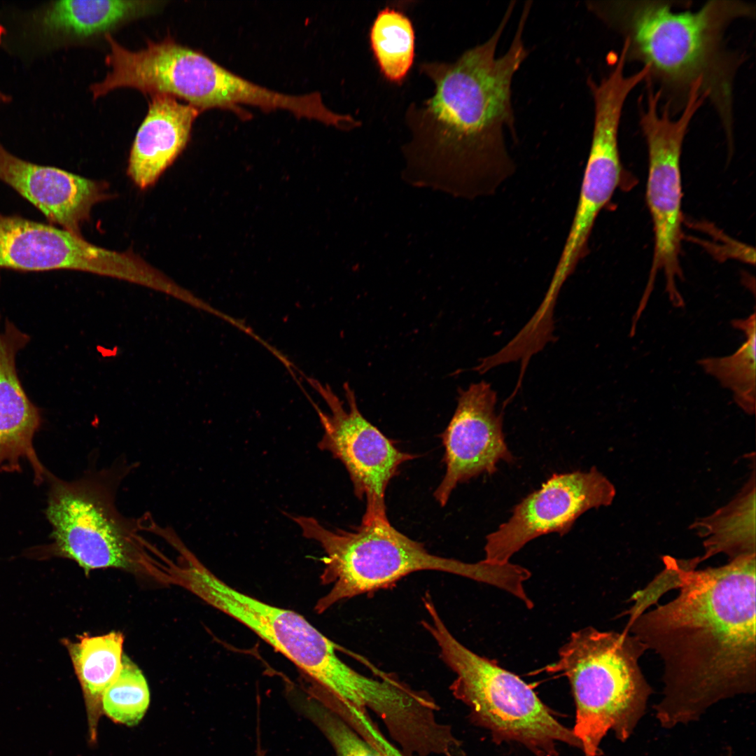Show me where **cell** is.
<instances>
[{
	"instance_id": "cell-16",
	"label": "cell",
	"mask_w": 756,
	"mask_h": 756,
	"mask_svg": "<svg viewBox=\"0 0 756 756\" xmlns=\"http://www.w3.org/2000/svg\"><path fill=\"white\" fill-rule=\"evenodd\" d=\"M29 340L27 334L5 321L0 330V472L20 471V460L27 459L40 484L47 471L36 456L33 438L41 424V413L27 396L15 368L16 355Z\"/></svg>"
},
{
	"instance_id": "cell-20",
	"label": "cell",
	"mask_w": 756,
	"mask_h": 756,
	"mask_svg": "<svg viewBox=\"0 0 756 756\" xmlns=\"http://www.w3.org/2000/svg\"><path fill=\"white\" fill-rule=\"evenodd\" d=\"M690 528L704 538V553L699 563L719 554L729 560L756 554L755 470L728 504L712 514L694 522Z\"/></svg>"
},
{
	"instance_id": "cell-2",
	"label": "cell",
	"mask_w": 756,
	"mask_h": 756,
	"mask_svg": "<svg viewBox=\"0 0 756 756\" xmlns=\"http://www.w3.org/2000/svg\"><path fill=\"white\" fill-rule=\"evenodd\" d=\"M510 2L491 36L451 62H425L433 95L407 114L411 132L403 147V179L410 185L474 199L493 194L515 170L505 129L515 136L512 82L528 55L523 8L508 50L496 57L511 17Z\"/></svg>"
},
{
	"instance_id": "cell-14",
	"label": "cell",
	"mask_w": 756,
	"mask_h": 756,
	"mask_svg": "<svg viewBox=\"0 0 756 756\" xmlns=\"http://www.w3.org/2000/svg\"><path fill=\"white\" fill-rule=\"evenodd\" d=\"M120 254L66 230L0 213V269L21 272L80 270L113 276Z\"/></svg>"
},
{
	"instance_id": "cell-9",
	"label": "cell",
	"mask_w": 756,
	"mask_h": 756,
	"mask_svg": "<svg viewBox=\"0 0 756 756\" xmlns=\"http://www.w3.org/2000/svg\"><path fill=\"white\" fill-rule=\"evenodd\" d=\"M647 84L646 99L639 113V125L648 154L646 202L654 230V252L649 278L642 299L648 301L659 272L665 277V290L671 304L682 307L684 300L677 281L682 279L680 262L682 220L680 156L685 136L693 117L707 97L695 85L678 118L665 104L661 111L660 92Z\"/></svg>"
},
{
	"instance_id": "cell-8",
	"label": "cell",
	"mask_w": 756,
	"mask_h": 756,
	"mask_svg": "<svg viewBox=\"0 0 756 756\" xmlns=\"http://www.w3.org/2000/svg\"><path fill=\"white\" fill-rule=\"evenodd\" d=\"M185 587L252 630L312 678L321 692L356 707L375 698L377 680L346 664L335 643L300 614L232 588L203 564L188 571Z\"/></svg>"
},
{
	"instance_id": "cell-18",
	"label": "cell",
	"mask_w": 756,
	"mask_h": 756,
	"mask_svg": "<svg viewBox=\"0 0 756 756\" xmlns=\"http://www.w3.org/2000/svg\"><path fill=\"white\" fill-rule=\"evenodd\" d=\"M157 1H58L35 10L29 30L43 47L92 38L130 20L146 16L162 6Z\"/></svg>"
},
{
	"instance_id": "cell-23",
	"label": "cell",
	"mask_w": 756,
	"mask_h": 756,
	"mask_svg": "<svg viewBox=\"0 0 756 756\" xmlns=\"http://www.w3.org/2000/svg\"><path fill=\"white\" fill-rule=\"evenodd\" d=\"M150 704V692L141 670L126 656L122 668L103 694L102 713L113 722L136 725L144 716Z\"/></svg>"
},
{
	"instance_id": "cell-24",
	"label": "cell",
	"mask_w": 756,
	"mask_h": 756,
	"mask_svg": "<svg viewBox=\"0 0 756 756\" xmlns=\"http://www.w3.org/2000/svg\"><path fill=\"white\" fill-rule=\"evenodd\" d=\"M293 704L298 711L326 736L336 756H384L340 715L316 696L299 695Z\"/></svg>"
},
{
	"instance_id": "cell-21",
	"label": "cell",
	"mask_w": 756,
	"mask_h": 756,
	"mask_svg": "<svg viewBox=\"0 0 756 756\" xmlns=\"http://www.w3.org/2000/svg\"><path fill=\"white\" fill-rule=\"evenodd\" d=\"M755 313L734 319L732 326L742 331L746 342L734 354L724 357L706 358L699 365L720 384L730 390L738 406L748 414L755 412Z\"/></svg>"
},
{
	"instance_id": "cell-1",
	"label": "cell",
	"mask_w": 756,
	"mask_h": 756,
	"mask_svg": "<svg viewBox=\"0 0 756 756\" xmlns=\"http://www.w3.org/2000/svg\"><path fill=\"white\" fill-rule=\"evenodd\" d=\"M756 554L697 570L676 559L678 596L629 620L663 663L656 716L666 728L698 718L713 704L756 689Z\"/></svg>"
},
{
	"instance_id": "cell-25",
	"label": "cell",
	"mask_w": 756,
	"mask_h": 756,
	"mask_svg": "<svg viewBox=\"0 0 756 756\" xmlns=\"http://www.w3.org/2000/svg\"><path fill=\"white\" fill-rule=\"evenodd\" d=\"M11 98L9 95L0 91V104H6L10 101Z\"/></svg>"
},
{
	"instance_id": "cell-10",
	"label": "cell",
	"mask_w": 756,
	"mask_h": 756,
	"mask_svg": "<svg viewBox=\"0 0 756 756\" xmlns=\"http://www.w3.org/2000/svg\"><path fill=\"white\" fill-rule=\"evenodd\" d=\"M307 379L330 410L326 413L315 407L323 429L318 447L341 461L349 475L355 495L365 499L361 522L388 520L385 502L388 483L402 463L416 456L400 450L362 415L348 383L344 384L347 409L329 385L313 378Z\"/></svg>"
},
{
	"instance_id": "cell-13",
	"label": "cell",
	"mask_w": 756,
	"mask_h": 756,
	"mask_svg": "<svg viewBox=\"0 0 756 756\" xmlns=\"http://www.w3.org/2000/svg\"><path fill=\"white\" fill-rule=\"evenodd\" d=\"M593 102L589 153L573 219L554 273L561 279H568L587 254L596 218L612 197L622 174L618 132L624 102L609 92L596 95Z\"/></svg>"
},
{
	"instance_id": "cell-7",
	"label": "cell",
	"mask_w": 756,
	"mask_h": 756,
	"mask_svg": "<svg viewBox=\"0 0 756 756\" xmlns=\"http://www.w3.org/2000/svg\"><path fill=\"white\" fill-rule=\"evenodd\" d=\"M130 470V465H113L72 482L48 472L46 515L52 526V542L36 549L34 554L73 560L86 573L135 566L146 543L140 532L148 530L150 522L125 517L116 507L117 489Z\"/></svg>"
},
{
	"instance_id": "cell-12",
	"label": "cell",
	"mask_w": 756,
	"mask_h": 756,
	"mask_svg": "<svg viewBox=\"0 0 756 756\" xmlns=\"http://www.w3.org/2000/svg\"><path fill=\"white\" fill-rule=\"evenodd\" d=\"M496 391L484 381L459 388L456 410L441 435L446 472L434 492L441 506L458 484L494 473L500 461H514L505 441L502 415L496 412Z\"/></svg>"
},
{
	"instance_id": "cell-22",
	"label": "cell",
	"mask_w": 756,
	"mask_h": 756,
	"mask_svg": "<svg viewBox=\"0 0 756 756\" xmlns=\"http://www.w3.org/2000/svg\"><path fill=\"white\" fill-rule=\"evenodd\" d=\"M370 38L382 74L391 82H402L414 58L415 36L410 19L402 12L386 7L375 18Z\"/></svg>"
},
{
	"instance_id": "cell-5",
	"label": "cell",
	"mask_w": 756,
	"mask_h": 756,
	"mask_svg": "<svg viewBox=\"0 0 756 756\" xmlns=\"http://www.w3.org/2000/svg\"><path fill=\"white\" fill-rule=\"evenodd\" d=\"M302 536L325 552L321 575L330 590L317 601L322 613L344 599L391 587L414 572L437 570L499 586L502 566L484 560L470 564L430 554L424 545L396 530L388 520L361 522L351 531L331 530L312 517L288 514Z\"/></svg>"
},
{
	"instance_id": "cell-19",
	"label": "cell",
	"mask_w": 756,
	"mask_h": 756,
	"mask_svg": "<svg viewBox=\"0 0 756 756\" xmlns=\"http://www.w3.org/2000/svg\"><path fill=\"white\" fill-rule=\"evenodd\" d=\"M63 642L83 691L90 741L94 743L97 725L103 714V694L122 668L124 636L120 632L113 631L97 636L84 634L75 642Z\"/></svg>"
},
{
	"instance_id": "cell-11",
	"label": "cell",
	"mask_w": 756,
	"mask_h": 756,
	"mask_svg": "<svg viewBox=\"0 0 756 756\" xmlns=\"http://www.w3.org/2000/svg\"><path fill=\"white\" fill-rule=\"evenodd\" d=\"M612 483L596 467L554 474L516 505L509 519L486 538L485 561L505 564L529 541L542 535L564 536L587 510L611 505Z\"/></svg>"
},
{
	"instance_id": "cell-15",
	"label": "cell",
	"mask_w": 756,
	"mask_h": 756,
	"mask_svg": "<svg viewBox=\"0 0 756 756\" xmlns=\"http://www.w3.org/2000/svg\"><path fill=\"white\" fill-rule=\"evenodd\" d=\"M0 181L31 203L49 224L77 235L92 206L108 196L106 184L24 160L1 144Z\"/></svg>"
},
{
	"instance_id": "cell-17",
	"label": "cell",
	"mask_w": 756,
	"mask_h": 756,
	"mask_svg": "<svg viewBox=\"0 0 756 756\" xmlns=\"http://www.w3.org/2000/svg\"><path fill=\"white\" fill-rule=\"evenodd\" d=\"M148 113L134 138L127 174L141 189L153 186L188 144L201 112L167 94L150 96Z\"/></svg>"
},
{
	"instance_id": "cell-4",
	"label": "cell",
	"mask_w": 756,
	"mask_h": 756,
	"mask_svg": "<svg viewBox=\"0 0 756 756\" xmlns=\"http://www.w3.org/2000/svg\"><path fill=\"white\" fill-rule=\"evenodd\" d=\"M645 647L626 631L588 626L573 632L557 661L546 667L570 681L576 704L573 734L585 756H597L612 730L622 742L633 734L652 692L639 666Z\"/></svg>"
},
{
	"instance_id": "cell-3",
	"label": "cell",
	"mask_w": 756,
	"mask_h": 756,
	"mask_svg": "<svg viewBox=\"0 0 756 756\" xmlns=\"http://www.w3.org/2000/svg\"><path fill=\"white\" fill-rule=\"evenodd\" d=\"M674 1H588V10L621 34L627 60L648 70L645 81L657 84L671 112L683 108L701 83L719 115L729 141L733 134V88L741 65L724 36L736 20L755 16L753 4L711 0L698 10H678Z\"/></svg>"
},
{
	"instance_id": "cell-6",
	"label": "cell",
	"mask_w": 756,
	"mask_h": 756,
	"mask_svg": "<svg viewBox=\"0 0 756 756\" xmlns=\"http://www.w3.org/2000/svg\"><path fill=\"white\" fill-rule=\"evenodd\" d=\"M423 601L429 617L421 624L456 676L451 687L453 694L470 708L494 738L519 742L537 756H555L560 742L581 746L573 731L554 718L526 682L462 645L444 624L429 595Z\"/></svg>"
}]
</instances>
